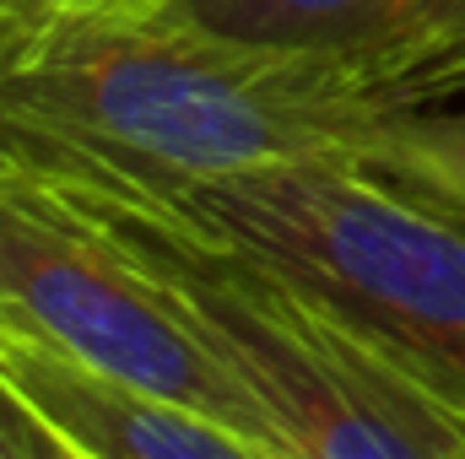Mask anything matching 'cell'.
<instances>
[{
	"instance_id": "1",
	"label": "cell",
	"mask_w": 465,
	"mask_h": 459,
	"mask_svg": "<svg viewBox=\"0 0 465 459\" xmlns=\"http://www.w3.org/2000/svg\"><path fill=\"white\" fill-rule=\"evenodd\" d=\"M379 119L368 60L254 44L173 0L33 22L0 65V146L93 157L163 190L362 157Z\"/></svg>"
},
{
	"instance_id": "2",
	"label": "cell",
	"mask_w": 465,
	"mask_h": 459,
	"mask_svg": "<svg viewBox=\"0 0 465 459\" xmlns=\"http://www.w3.org/2000/svg\"><path fill=\"white\" fill-rule=\"evenodd\" d=\"M0 162L93 217L146 270L254 400L282 459H450L460 427L444 411L357 351L298 287L168 190L49 146H0Z\"/></svg>"
},
{
	"instance_id": "3",
	"label": "cell",
	"mask_w": 465,
	"mask_h": 459,
	"mask_svg": "<svg viewBox=\"0 0 465 459\" xmlns=\"http://www.w3.org/2000/svg\"><path fill=\"white\" fill-rule=\"evenodd\" d=\"M168 195L465 427V217L362 157L276 162Z\"/></svg>"
},
{
	"instance_id": "4",
	"label": "cell",
	"mask_w": 465,
	"mask_h": 459,
	"mask_svg": "<svg viewBox=\"0 0 465 459\" xmlns=\"http://www.w3.org/2000/svg\"><path fill=\"white\" fill-rule=\"evenodd\" d=\"M0 336L265 438L254 400L93 217L0 162Z\"/></svg>"
},
{
	"instance_id": "5",
	"label": "cell",
	"mask_w": 465,
	"mask_h": 459,
	"mask_svg": "<svg viewBox=\"0 0 465 459\" xmlns=\"http://www.w3.org/2000/svg\"><path fill=\"white\" fill-rule=\"evenodd\" d=\"M0 389L33 405L87 459H282L212 411L104 378L27 341H0Z\"/></svg>"
},
{
	"instance_id": "6",
	"label": "cell",
	"mask_w": 465,
	"mask_h": 459,
	"mask_svg": "<svg viewBox=\"0 0 465 459\" xmlns=\"http://www.w3.org/2000/svg\"><path fill=\"white\" fill-rule=\"evenodd\" d=\"M173 5L254 44L368 60L373 98H379V71L390 60L465 22V0H173Z\"/></svg>"
},
{
	"instance_id": "7",
	"label": "cell",
	"mask_w": 465,
	"mask_h": 459,
	"mask_svg": "<svg viewBox=\"0 0 465 459\" xmlns=\"http://www.w3.org/2000/svg\"><path fill=\"white\" fill-rule=\"evenodd\" d=\"M362 162H373L411 195L465 217V98L384 114L362 146Z\"/></svg>"
},
{
	"instance_id": "8",
	"label": "cell",
	"mask_w": 465,
	"mask_h": 459,
	"mask_svg": "<svg viewBox=\"0 0 465 459\" xmlns=\"http://www.w3.org/2000/svg\"><path fill=\"white\" fill-rule=\"evenodd\" d=\"M465 98V22L422 38L395 65L379 71V109H422V103H455Z\"/></svg>"
},
{
	"instance_id": "9",
	"label": "cell",
	"mask_w": 465,
	"mask_h": 459,
	"mask_svg": "<svg viewBox=\"0 0 465 459\" xmlns=\"http://www.w3.org/2000/svg\"><path fill=\"white\" fill-rule=\"evenodd\" d=\"M0 411H5V422H11V433H16V444H22V454L27 459H87L65 433H54L33 405H22L11 389H0Z\"/></svg>"
},
{
	"instance_id": "10",
	"label": "cell",
	"mask_w": 465,
	"mask_h": 459,
	"mask_svg": "<svg viewBox=\"0 0 465 459\" xmlns=\"http://www.w3.org/2000/svg\"><path fill=\"white\" fill-rule=\"evenodd\" d=\"M5 5L27 22H49V16H76V11H124V5H168V0H5Z\"/></svg>"
},
{
	"instance_id": "11",
	"label": "cell",
	"mask_w": 465,
	"mask_h": 459,
	"mask_svg": "<svg viewBox=\"0 0 465 459\" xmlns=\"http://www.w3.org/2000/svg\"><path fill=\"white\" fill-rule=\"evenodd\" d=\"M27 33H33V22H27V16H16V11L0 0V65L22 49V38H27Z\"/></svg>"
},
{
	"instance_id": "12",
	"label": "cell",
	"mask_w": 465,
	"mask_h": 459,
	"mask_svg": "<svg viewBox=\"0 0 465 459\" xmlns=\"http://www.w3.org/2000/svg\"><path fill=\"white\" fill-rule=\"evenodd\" d=\"M0 459H27L22 444H16V433H11V422H5V411H0Z\"/></svg>"
},
{
	"instance_id": "13",
	"label": "cell",
	"mask_w": 465,
	"mask_h": 459,
	"mask_svg": "<svg viewBox=\"0 0 465 459\" xmlns=\"http://www.w3.org/2000/svg\"><path fill=\"white\" fill-rule=\"evenodd\" d=\"M450 459H465V427L455 433V449H450Z\"/></svg>"
},
{
	"instance_id": "14",
	"label": "cell",
	"mask_w": 465,
	"mask_h": 459,
	"mask_svg": "<svg viewBox=\"0 0 465 459\" xmlns=\"http://www.w3.org/2000/svg\"><path fill=\"white\" fill-rule=\"evenodd\" d=\"M0 341H5V336H0Z\"/></svg>"
}]
</instances>
